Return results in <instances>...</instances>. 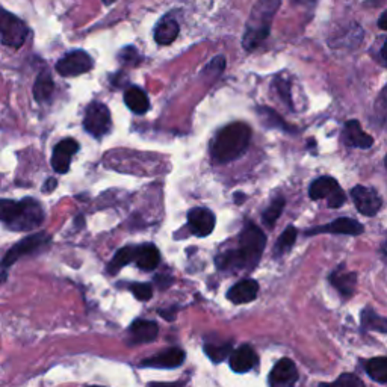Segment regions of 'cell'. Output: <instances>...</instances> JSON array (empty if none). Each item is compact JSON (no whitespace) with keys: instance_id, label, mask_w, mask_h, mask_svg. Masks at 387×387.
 I'll return each instance as SVG.
<instances>
[{"instance_id":"6da1fadb","label":"cell","mask_w":387,"mask_h":387,"mask_svg":"<svg viewBox=\"0 0 387 387\" xmlns=\"http://www.w3.org/2000/svg\"><path fill=\"white\" fill-rule=\"evenodd\" d=\"M267 236L260 228L247 223L239 236V247L227 253L219 254L216 258V267L219 269H253L258 267L262 258V253L265 250Z\"/></svg>"},{"instance_id":"7a4b0ae2","label":"cell","mask_w":387,"mask_h":387,"mask_svg":"<svg viewBox=\"0 0 387 387\" xmlns=\"http://www.w3.org/2000/svg\"><path fill=\"white\" fill-rule=\"evenodd\" d=\"M251 139V127L247 123L236 121L227 125L214 136L210 143V155L216 164H227L241 157Z\"/></svg>"},{"instance_id":"3957f363","label":"cell","mask_w":387,"mask_h":387,"mask_svg":"<svg viewBox=\"0 0 387 387\" xmlns=\"http://www.w3.org/2000/svg\"><path fill=\"white\" fill-rule=\"evenodd\" d=\"M0 219L14 232H29L42 224L44 210L40 201L35 198H23L20 201H0Z\"/></svg>"},{"instance_id":"277c9868","label":"cell","mask_w":387,"mask_h":387,"mask_svg":"<svg viewBox=\"0 0 387 387\" xmlns=\"http://www.w3.org/2000/svg\"><path fill=\"white\" fill-rule=\"evenodd\" d=\"M280 5L281 0H258L254 3L242 37V46L245 50L251 52L258 49L269 37L271 24L280 10Z\"/></svg>"},{"instance_id":"5b68a950","label":"cell","mask_w":387,"mask_h":387,"mask_svg":"<svg viewBox=\"0 0 387 387\" xmlns=\"http://www.w3.org/2000/svg\"><path fill=\"white\" fill-rule=\"evenodd\" d=\"M50 242H52L50 235L42 233V232L24 237V239H22L20 242H17L14 247H11L10 250L6 251L3 262H2L3 269L13 267L14 263L23 256H28V254L46 250L50 245Z\"/></svg>"},{"instance_id":"8992f818","label":"cell","mask_w":387,"mask_h":387,"mask_svg":"<svg viewBox=\"0 0 387 387\" xmlns=\"http://www.w3.org/2000/svg\"><path fill=\"white\" fill-rule=\"evenodd\" d=\"M29 35L28 26L19 17L8 13L6 10L2 11V19H0V40L3 46L20 49L26 42V38Z\"/></svg>"},{"instance_id":"52a82bcc","label":"cell","mask_w":387,"mask_h":387,"mask_svg":"<svg viewBox=\"0 0 387 387\" xmlns=\"http://www.w3.org/2000/svg\"><path fill=\"white\" fill-rule=\"evenodd\" d=\"M111 112L100 102H93L85 109L84 129L94 138H102L111 130Z\"/></svg>"},{"instance_id":"ba28073f","label":"cell","mask_w":387,"mask_h":387,"mask_svg":"<svg viewBox=\"0 0 387 387\" xmlns=\"http://www.w3.org/2000/svg\"><path fill=\"white\" fill-rule=\"evenodd\" d=\"M94 65L93 58L85 50H73L56 63V72L63 77L81 76L88 73Z\"/></svg>"},{"instance_id":"9c48e42d","label":"cell","mask_w":387,"mask_h":387,"mask_svg":"<svg viewBox=\"0 0 387 387\" xmlns=\"http://www.w3.org/2000/svg\"><path fill=\"white\" fill-rule=\"evenodd\" d=\"M351 197H353L358 212L365 216L377 215V212L381 209L383 205L381 197L378 196L375 189L362 187V184H357V187L353 188Z\"/></svg>"},{"instance_id":"30bf717a","label":"cell","mask_w":387,"mask_h":387,"mask_svg":"<svg viewBox=\"0 0 387 387\" xmlns=\"http://www.w3.org/2000/svg\"><path fill=\"white\" fill-rule=\"evenodd\" d=\"M79 152V143L73 138H65L58 143L52 153V168L58 174H65L72 165V157Z\"/></svg>"},{"instance_id":"8fae6325","label":"cell","mask_w":387,"mask_h":387,"mask_svg":"<svg viewBox=\"0 0 387 387\" xmlns=\"http://www.w3.org/2000/svg\"><path fill=\"white\" fill-rule=\"evenodd\" d=\"M298 381L297 366L290 358H280L268 377L269 387H294Z\"/></svg>"},{"instance_id":"7c38bea8","label":"cell","mask_w":387,"mask_h":387,"mask_svg":"<svg viewBox=\"0 0 387 387\" xmlns=\"http://www.w3.org/2000/svg\"><path fill=\"white\" fill-rule=\"evenodd\" d=\"M216 224V218L212 210L206 207L191 209L188 214V226L191 232L198 237H206L214 232Z\"/></svg>"},{"instance_id":"4fadbf2b","label":"cell","mask_w":387,"mask_h":387,"mask_svg":"<svg viewBox=\"0 0 387 387\" xmlns=\"http://www.w3.org/2000/svg\"><path fill=\"white\" fill-rule=\"evenodd\" d=\"M363 226L353 218H338L333 223L325 224L321 227H315L307 230V236L319 235V233H333V235H348V236H357L363 233Z\"/></svg>"},{"instance_id":"5bb4252c","label":"cell","mask_w":387,"mask_h":387,"mask_svg":"<svg viewBox=\"0 0 387 387\" xmlns=\"http://www.w3.org/2000/svg\"><path fill=\"white\" fill-rule=\"evenodd\" d=\"M184 351L180 348H170L162 351L161 354L153 356L150 358H145L141 362L143 368H155V369H174L182 366L184 362Z\"/></svg>"},{"instance_id":"9a60e30c","label":"cell","mask_w":387,"mask_h":387,"mask_svg":"<svg viewBox=\"0 0 387 387\" xmlns=\"http://www.w3.org/2000/svg\"><path fill=\"white\" fill-rule=\"evenodd\" d=\"M342 139H344V143L348 147L363 148V150H366V148H371L374 145V138L366 134L357 120H349L345 123Z\"/></svg>"},{"instance_id":"2e32d148","label":"cell","mask_w":387,"mask_h":387,"mask_svg":"<svg viewBox=\"0 0 387 387\" xmlns=\"http://www.w3.org/2000/svg\"><path fill=\"white\" fill-rule=\"evenodd\" d=\"M259 294V283L256 280H242L237 281L235 286L228 289L227 298L235 304H247L256 300Z\"/></svg>"},{"instance_id":"e0dca14e","label":"cell","mask_w":387,"mask_h":387,"mask_svg":"<svg viewBox=\"0 0 387 387\" xmlns=\"http://www.w3.org/2000/svg\"><path fill=\"white\" fill-rule=\"evenodd\" d=\"M258 363V354L250 345H241L230 356V368L236 374H245Z\"/></svg>"},{"instance_id":"ac0fdd59","label":"cell","mask_w":387,"mask_h":387,"mask_svg":"<svg viewBox=\"0 0 387 387\" xmlns=\"http://www.w3.org/2000/svg\"><path fill=\"white\" fill-rule=\"evenodd\" d=\"M129 333L134 344H147V342H153L157 338V334H159V327H157V324L155 321L136 319L132 322Z\"/></svg>"},{"instance_id":"d6986e66","label":"cell","mask_w":387,"mask_h":387,"mask_svg":"<svg viewBox=\"0 0 387 387\" xmlns=\"http://www.w3.org/2000/svg\"><path fill=\"white\" fill-rule=\"evenodd\" d=\"M330 283L338 289V292L342 297L348 298L354 294L357 286V276L356 272H349L344 267H340L330 276Z\"/></svg>"},{"instance_id":"ffe728a7","label":"cell","mask_w":387,"mask_h":387,"mask_svg":"<svg viewBox=\"0 0 387 387\" xmlns=\"http://www.w3.org/2000/svg\"><path fill=\"white\" fill-rule=\"evenodd\" d=\"M125 103L132 112L138 113V116H144V113L150 109V100H148V95L143 88L139 86L126 88Z\"/></svg>"},{"instance_id":"44dd1931","label":"cell","mask_w":387,"mask_h":387,"mask_svg":"<svg viewBox=\"0 0 387 387\" xmlns=\"http://www.w3.org/2000/svg\"><path fill=\"white\" fill-rule=\"evenodd\" d=\"M339 191H340V187L336 182V179L330 177V175H322V177L312 182L310 188H309V197L312 200L327 198V201H329L333 196H336Z\"/></svg>"},{"instance_id":"7402d4cb","label":"cell","mask_w":387,"mask_h":387,"mask_svg":"<svg viewBox=\"0 0 387 387\" xmlns=\"http://www.w3.org/2000/svg\"><path fill=\"white\" fill-rule=\"evenodd\" d=\"M180 26L173 17H164L155 28V41L161 46H168L179 37Z\"/></svg>"},{"instance_id":"603a6c76","label":"cell","mask_w":387,"mask_h":387,"mask_svg":"<svg viewBox=\"0 0 387 387\" xmlns=\"http://www.w3.org/2000/svg\"><path fill=\"white\" fill-rule=\"evenodd\" d=\"M161 262V253L153 244H144L136 247L135 263L139 269L153 271Z\"/></svg>"},{"instance_id":"cb8c5ba5","label":"cell","mask_w":387,"mask_h":387,"mask_svg":"<svg viewBox=\"0 0 387 387\" xmlns=\"http://www.w3.org/2000/svg\"><path fill=\"white\" fill-rule=\"evenodd\" d=\"M54 90H55V84H54V79H52V74L47 72V70H42V72L37 76V81H35L33 85L35 100L38 103L47 102L52 97V94H54Z\"/></svg>"},{"instance_id":"d4e9b609","label":"cell","mask_w":387,"mask_h":387,"mask_svg":"<svg viewBox=\"0 0 387 387\" xmlns=\"http://www.w3.org/2000/svg\"><path fill=\"white\" fill-rule=\"evenodd\" d=\"M365 371L375 383L387 384V357H374L365 363Z\"/></svg>"},{"instance_id":"484cf974","label":"cell","mask_w":387,"mask_h":387,"mask_svg":"<svg viewBox=\"0 0 387 387\" xmlns=\"http://www.w3.org/2000/svg\"><path fill=\"white\" fill-rule=\"evenodd\" d=\"M135 258H136V247H130V245H129V247L120 248L116 253V256H113L112 260L109 262L108 272L112 276H116L121 268H125L126 265H129L130 262H135Z\"/></svg>"},{"instance_id":"4316f807","label":"cell","mask_w":387,"mask_h":387,"mask_svg":"<svg viewBox=\"0 0 387 387\" xmlns=\"http://www.w3.org/2000/svg\"><path fill=\"white\" fill-rule=\"evenodd\" d=\"M362 325L368 330L387 333V318L378 315L371 307H366L362 312Z\"/></svg>"},{"instance_id":"83f0119b","label":"cell","mask_w":387,"mask_h":387,"mask_svg":"<svg viewBox=\"0 0 387 387\" xmlns=\"http://www.w3.org/2000/svg\"><path fill=\"white\" fill-rule=\"evenodd\" d=\"M258 112H259L260 121L267 127H277V129H281V130H285V132H294L292 126H289L287 123H285V120L281 118V117H278L277 112L272 111L271 108L260 106V108H258Z\"/></svg>"},{"instance_id":"f1b7e54d","label":"cell","mask_w":387,"mask_h":387,"mask_svg":"<svg viewBox=\"0 0 387 387\" xmlns=\"http://www.w3.org/2000/svg\"><path fill=\"white\" fill-rule=\"evenodd\" d=\"M285 197L283 196H277L274 200L271 201V205L265 209V212L262 215V221L265 226H268L269 228L274 227V224L277 223V219L281 216V212L285 209Z\"/></svg>"},{"instance_id":"f546056e","label":"cell","mask_w":387,"mask_h":387,"mask_svg":"<svg viewBox=\"0 0 387 387\" xmlns=\"http://www.w3.org/2000/svg\"><path fill=\"white\" fill-rule=\"evenodd\" d=\"M205 353L206 356L215 363L223 362L232 353V342H224V344H214L209 342L205 345Z\"/></svg>"},{"instance_id":"4dcf8cb0","label":"cell","mask_w":387,"mask_h":387,"mask_svg":"<svg viewBox=\"0 0 387 387\" xmlns=\"http://www.w3.org/2000/svg\"><path fill=\"white\" fill-rule=\"evenodd\" d=\"M297 235H298L297 228L294 226H289L278 237V241L276 244V250H274L276 254H278V256H283L285 253H287L290 248H292L297 241Z\"/></svg>"},{"instance_id":"1f68e13d","label":"cell","mask_w":387,"mask_h":387,"mask_svg":"<svg viewBox=\"0 0 387 387\" xmlns=\"http://www.w3.org/2000/svg\"><path fill=\"white\" fill-rule=\"evenodd\" d=\"M319 387H365L363 381L354 374H342L333 383H322Z\"/></svg>"},{"instance_id":"d6a6232c","label":"cell","mask_w":387,"mask_h":387,"mask_svg":"<svg viewBox=\"0 0 387 387\" xmlns=\"http://www.w3.org/2000/svg\"><path fill=\"white\" fill-rule=\"evenodd\" d=\"M274 86H276L280 99L283 100L290 109H294L292 97H290V84H289V81H286V79H283V77H276Z\"/></svg>"},{"instance_id":"836d02e7","label":"cell","mask_w":387,"mask_h":387,"mask_svg":"<svg viewBox=\"0 0 387 387\" xmlns=\"http://www.w3.org/2000/svg\"><path fill=\"white\" fill-rule=\"evenodd\" d=\"M130 290L139 301H148L153 297V287L150 283H134L130 286Z\"/></svg>"},{"instance_id":"e575fe53","label":"cell","mask_w":387,"mask_h":387,"mask_svg":"<svg viewBox=\"0 0 387 387\" xmlns=\"http://www.w3.org/2000/svg\"><path fill=\"white\" fill-rule=\"evenodd\" d=\"M120 59L125 64H130V65H136L139 63V55L138 50L135 47H125L120 52Z\"/></svg>"},{"instance_id":"d590c367","label":"cell","mask_w":387,"mask_h":387,"mask_svg":"<svg viewBox=\"0 0 387 387\" xmlns=\"http://www.w3.org/2000/svg\"><path fill=\"white\" fill-rule=\"evenodd\" d=\"M226 67V58L224 56H216L212 59V63L207 64L205 68V73L210 74V72H214V76H218L223 72Z\"/></svg>"},{"instance_id":"8d00e7d4","label":"cell","mask_w":387,"mask_h":387,"mask_svg":"<svg viewBox=\"0 0 387 387\" xmlns=\"http://www.w3.org/2000/svg\"><path fill=\"white\" fill-rule=\"evenodd\" d=\"M159 313L164 316L166 321H174L175 313H177V309H175V307H168V309H161Z\"/></svg>"},{"instance_id":"74e56055","label":"cell","mask_w":387,"mask_h":387,"mask_svg":"<svg viewBox=\"0 0 387 387\" xmlns=\"http://www.w3.org/2000/svg\"><path fill=\"white\" fill-rule=\"evenodd\" d=\"M56 187H58V180H56V179H49L46 183H44L42 192H44V194H47V192H54Z\"/></svg>"},{"instance_id":"f35d334b","label":"cell","mask_w":387,"mask_h":387,"mask_svg":"<svg viewBox=\"0 0 387 387\" xmlns=\"http://www.w3.org/2000/svg\"><path fill=\"white\" fill-rule=\"evenodd\" d=\"M150 387H183L180 383H152Z\"/></svg>"},{"instance_id":"ab89813d","label":"cell","mask_w":387,"mask_h":387,"mask_svg":"<svg viewBox=\"0 0 387 387\" xmlns=\"http://www.w3.org/2000/svg\"><path fill=\"white\" fill-rule=\"evenodd\" d=\"M378 26H380L383 31H387V10L381 14L380 20H378Z\"/></svg>"},{"instance_id":"60d3db41","label":"cell","mask_w":387,"mask_h":387,"mask_svg":"<svg viewBox=\"0 0 387 387\" xmlns=\"http://www.w3.org/2000/svg\"><path fill=\"white\" fill-rule=\"evenodd\" d=\"M235 198H236V200H235V203H236V205H241V203H244L245 196H244V194H241V192H236V194H235Z\"/></svg>"},{"instance_id":"b9f144b4","label":"cell","mask_w":387,"mask_h":387,"mask_svg":"<svg viewBox=\"0 0 387 387\" xmlns=\"http://www.w3.org/2000/svg\"><path fill=\"white\" fill-rule=\"evenodd\" d=\"M381 258L387 263V241L383 244V247H381Z\"/></svg>"},{"instance_id":"7bdbcfd3","label":"cell","mask_w":387,"mask_h":387,"mask_svg":"<svg viewBox=\"0 0 387 387\" xmlns=\"http://www.w3.org/2000/svg\"><path fill=\"white\" fill-rule=\"evenodd\" d=\"M84 224H85V219H84V216H82V215H79V216L76 218V226H77V228L84 227Z\"/></svg>"},{"instance_id":"ee69618b","label":"cell","mask_w":387,"mask_h":387,"mask_svg":"<svg viewBox=\"0 0 387 387\" xmlns=\"http://www.w3.org/2000/svg\"><path fill=\"white\" fill-rule=\"evenodd\" d=\"M381 55H383V58L387 61V41H386V44L383 46V50H381Z\"/></svg>"},{"instance_id":"f6af8a7d","label":"cell","mask_w":387,"mask_h":387,"mask_svg":"<svg viewBox=\"0 0 387 387\" xmlns=\"http://www.w3.org/2000/svg\"><path fill=\"white\" fill-rule=\"evenodd\" d=\"M113 2H116V0H103V3H104V5H108V6L112 5Z\"/></svg>"},{"instance_id":"bcb514c9","label":"cell","mask_w":387,"mask_h":387,"mask_svg":"<svg viewBox=\"0 0 387 387\" xmlns=\"http://www.w3.org/2000/svg\"><path fill=\"white\" fill-rule=\"evenodd\" d=\"M386 166H387V156H386Z\"/></svg>"},{"instance_id":"7dc6e473","label":"cell","mask_w":387,"mask_h":387,"mask_svg":"<svg viewBox=\"0 0 387 387\" xmlns=\"http://www.w3.org/2000/svg\"><path fill=\"white\" fill-rule=\"evenodd\" d=\"M93 387H95V386H93Z\"/></svg>"}]
</instances>
